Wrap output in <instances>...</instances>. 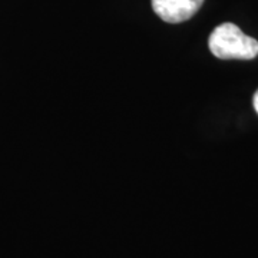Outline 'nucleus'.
<instances>
[{
  "instance_id": "obj_2",
  "label": "nucleus",
  "mask_w": 258,
  "mask_h": 258,
  "mask_svg": "<svg viewBox=\"0 0 258 258\" xmlns=\"http://www.w3.org/2000/svg\"><path fill=\"white\" fill-rule=\"evenodd\" d=\"M158 18L166 23H182L194 18L201 9L204 0H151Z\"/></svg>"
},
{
  "instance_id": "obj_3",
  "label": "nucleus",
  "mask_w": 258,
  "mask_h": 258,
  "mask_svg": "<svg viewBox=\"0 0 258 258\" xmlns=\"http://www.w3.org/2000/svg\"><path fill=\"white\" fill-rule=\"evenodd\" d=\"M252 105H254V109L258 113V91L254 93V98H252Z\"/></svg>"
},
{
  "instance_id": "obj_1",
  "label": "nucleus",
  "mask_w": 258,
  "mask_h": 258,
  "mask_svg": "<svg viewBox=\"0 0 258 258\" xmlns=\"http://www.w3.org/2000/svg\"><path fill=\"white\" fill-rule=\"evenodd\" d=\"M211 53L224 60H251L258 56V40L242 33L234 23H222L208 39Z\"/></svg>"
}]
</instances>
